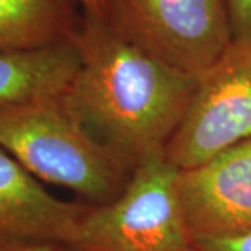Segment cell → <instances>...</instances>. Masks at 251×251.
<instances>
[{"label":"cell","instance_id":"obj_1","mask_svg":"<svg viewBox=\"0 0 251 251\" xmlns=\"http://www.w3.org/2000/svg\"><path fill=\"white\" fill-rule=\"evenodd\" d=\"M80 67L62 100L95 140L135 168L165 148L187 112L198 75L128 42L103 16L82 11Z\"/></svg>","mask_w":251,"mask_h":251},{"label":"cell","instance_id":"obj_2","mask_svg":"<svg viewBox=\"0 0 251 251\" xmlns=\"http://www.w3.org/2000/svg\"><path fill=\"white\" fill-rule=\"evenodd\" d=\"M0 147L41 181L94 205L115 200L134 171L87 131L62 95L1 106Z\"/></svg>","mask_w":251,"mask_h":251},{"label":"cell","instance_id":"obj_3","mask_svg":"<svg viewBox=\"0 0 251 251\" xmlns=\"http://www.w3.org/2000/svg\"><path fill=\"white\" fill-rule=\"evenodd\" d=\"M177 173L165 152L140 162L115 200L87 206L69 246L77 251H198L180 202Z\"/></svg>","mask_w":251,"mask_h":251},{"label":"cell","instance_id":"obj_4","mask_svg":"<svg viewBox=\"0 0 251 251\" xmlns=\"http://www.w3.org/2000/svg\"><path fill=\"white\" fill-rule=\"evenodd\" d=\"M103 18L147 53L201 74L233 44L226 0H103Z\"/></svg>","mask_w":251,"mask_h":251},{"label":"cell","instance_id":"obj_5","mask_svg":"<svg viewBox=\"0 0 251 251\" xmlns=\"http://www.w3.org/2000/svg\"><path fill=\"white\" fill-rule=\"evenodd\" d=\"M249 138L251 45L232 44L198 74L187 112L166 145L165 156L177 169H188Z\"/></svg>","mask_w":251,"mask_h":251},{"label":"cell","instance_id":"obj_6","mask_svg":"<svg viewBox=\"0 0 251 251\" xmlns=\"http://www.w3.org/2000/svg\"><path fill=\"white\" fill-rule=\"evenodd\" d=\"M176 184L194 239L251 232V138L179 169Z\"/></svg>","mask_w":251,"mask_h":251},{"label":"cell","instance_id":"obj_7","mask_svg":"<svg viewBox=\"0 0 251 251\" xmlns=\"http://www.w3.org/2000/svg\"><path fill=\"white\" fill-rule=\"evenodd\" d=\"M88 205L54 197L0 147V240L70 244Z\"/></svg>","mask_w":251,"mask_h":251},{"label":"cell","instance_id":"obj_8","mask_svg":"<svg viewBox=\"0 0 251 251\" xmlns=\"http://www.w3.org/2000/svg\"><path fill=\"white\" fill-rule=\"evenodd\" d=\"M80 62L74 36L45 48L0 53V108L60 97Z\"/></svg>","mask_w":251,"mask_h":251},{"label":"cell","instance_id":"obj_9","mask_svg":"<svg viewBox=\"0 0 251 251\" xmlns=\"http://www.w3.org/2000/svg\"><path fill=\"white\" fill-rule=\"evenodd\" d=\"M81 18L75 0H0V53L69 41Z\"/></svg>","mask_w":251,"mask_h":251},{"label":"cell","instance_id":"obj_10","mask_svg":"<svg viewBox=\"0 0 251 251\" xmlns=\"http://www.w3.org/2000/svg\"><path fill=\"white\" fill-rule=\"evenodd\" d=\"M233 44L251 45V0H226Z\"/></svg>","mask_w":251,"mask_h":251},{"label":"cell","instance_id":"obj_11","mask_svg":"<svg viewBox=\"0 0 251 251\" xmlns=\"http://www.w3.org/2000/svg\"><path fill=\"white\" fill-rule=\"evenodd\" d=\"M198 251H251V232L226 237L194 239Z\"/></svg>","mask_w":251,"mask_h":251},{"label":"cell","instance_id":"obj_12","mask_svg":"<svg viewBox=\"0 0 251 251\" xmlns=\"http://www.w3.org/2000/svg\"><path fill=\"white\" fill-rule=\"evenodd\" d=\"M0 251H77L67 244L39 240H0Z\"/></svg>","mask_w":251,"mask_h":251},{"label":"cell","instance_id":"obj_13","mask_svg":"<svg viewBox=\"0 0 251 251\" xmlns=\"http://www.w3.org/2000/svg\"><path fill=\"white\" fill-rule=\"evenodd\" d=\"M82 11L85 13H91V14H98V16H103V0H75Z\"/></svg>","mask_w":251,"mask_h":251}]
</instances>
